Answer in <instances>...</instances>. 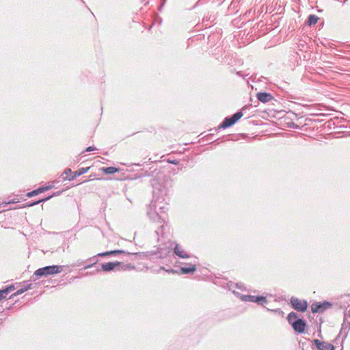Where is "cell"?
Returning a JSON list of instances; mask_svg holds the SVG:
<instances>
[{"label":"cell","mask_w":350,"mask_h":350,"mask_svg":"<svg viewBox=\"0 0 350 350\" xmlns=\"http://www.w3.org/2000/svg\"><path fill=\"white\" fill-rule=\"evenodd\" d=\"M257 97H258L259 101H261V102H263V103H266V102L270 101V100L272 98L270 94H269L267 93H265V92L258 94V95H257Z\"/></svg>","instance_id":"cell-8"},{"label":"cell","mask_w":350,"mask_h":350,"mask_svg":"<svg viewBox=\"0 0 350 350\" xmlns=\"http://www.w3.org/2000/svg\"><path fill=\"white\" fill-rule=\"evenodd\" d=\"M94 149H95V148H93V147L88 148H87V151H93V150H94Z\"/></svg>","instance_id":"cell-18"},{"label":"cell","mask_w":350,"mask_h":350,"mask_svg":"<svg viewBox=\"0 0 350 350\" xmlns=\"http://www.w3.org/2000/svg\"><path fill=\"white\" fill-rule=\"evenodd\" d=\"M120 264H121V263H118V262L108 263H106L105 265H103L102 269L104 271H111V270H112L114 268L118 266V265Z\"/></svg>","instance_id":"cell-9"},{"label":"cell","mask_w":350,"mask_h":350,"mask_svg":"<svg viewBox=\"0 0 350 350\" xmlns=\"http://www.w3.org/2000/svg\"><path fill=\"white\" fill-rule=\"evenodd\" d=\"M62 271V269L58 266H49L44 268H41L40 270H37L35 272V275L38 276H46V275H53L58 274Z\"/></svg>","instance_id":"cell-1"},{"label":"cell","mask_w":350,"mask_h":350,"mask_svg":"<svg viewBox=\"0 0 350 350\" xmlns=\"http://www.w3.org/2000/svg\"><path fill=\"white\" fill-rule=\"evenodd\" d=\"M242 115H243V114H242V113H238L235 115H234L233 116L227 119V120H226L224 123H223L222 127V128L229 127L234 125V123H235L238 120H240V118L242 116Z\"/></svg>","instance_id":"cell-3"},{"label":"cell","mask_w":350,"mask_h":350,"mask_svg":"<svg viewBox=\"0 0 350 350\" xmlns=\"http://www.w3.org/2000/svg\"><path fill=\"white\" fill-rule=\"evenodd\" d=\"M330 307V304L328 302H321V303H317L312 307V310L313 313H320L323 312L328 308Z\"/></svg>","instance_id":"cell-4"},{"label":"cell","mask_w":350,"mask_h":350,"mask_svg":"<svg viewBox=\"0 0 350 350\" xmlns=\"http://www.w3.org/2000/svg\"><path fill=\"white\" fill-rule=\"evenodd\" d=\"M291 304L294 307V309L298 311L304 312L307 309V302L305 300H302V299H299L296 298H292Z\"/></svg>","instance_id":"cell-2"},{"label":"cell","mask_w":350,"mask_h":350,"mask_svg":"<svg viewBox=\"0 0 350 350\" xmlns=\"http://www.w3.org/2000/svg\"><path fill=\"white\" fill-rule=\"evenodd\" d=\"M118 252H122L121 251H112V252H107V253L101 254V255H104V256L110 255H111V254H116V253H118Z\"/></svg>","instance_id":"cell-17"},{"label":"cell","mask_w":350,"mask_h":350,"mask_svg":"<svg viewBox=\"0 0 350 350\" xmlns=\"http://www.w3.org/2000/svg\"><path fill=\"white\" fill-rule=\"evenodd\" d=\"M103 172L107 173V174H113V173H115L118 171V169L113 168V167H110V168H104L103 169Z\"/></svg>","instance_id":"cell-12"},{"label":"cell","mask_w":350,"mask_h":350,"mask_svg":"<svg viewBox=\"0 0 350 350\" xmlns=\"http://www.w3.org/2000/svg\"><path fill=\"white\" fill-rule=\"evenodd\" d=\"M51 188H53V186H49L38 188V189H37V190H35L30 192V193L27 194V197H36V196H38V195H39L42 193H43V192H45V191H47L49 190H51Z\"/></svg>","instance_id":"cell-5"},{"label":"cell","mask_w":350,"mask_h":350,"mask_svg":"<svg viewBox=\"0 0 350 350\" xmlns=\"http://www.w3.org/2000/svg\"><path fill=\"white\" fill-rule=\"evenodd\" d=\"M175 252H176V255H177L179 256H180V257H182V258H187V256L186 255H184V254H181L182 251H180L178 247H176V249H175Z\"/></svg>","instance_id":"cell-14"},{"label":"cell","mask_w":350,"mask_h":350,"mask_svg":"<svg viewBox=\"0 0 350 350\" xmlns=\"http://www.w3.org/2000/svg\"><path fill=\"white\" fill-rule=\"evenodd\" d=\"M30 287H31V284H29L28 286L25 287L24 288H23V289H21L20 290H19V291L17 292V293H14L13 295H14V296H16V295H19V294H21V293H24V292H25L27 290H28Z\"/></svg>","instance_id":"cell-13"},{"label":"cell","mask_w":350,"mask_h":350,"mask_svg":"<svg viewBox=\"0 0 350 350\" xmlns=\"http://www.w3.org/2000/svg\"><path fill=\"white\" fill-rule=\"evenodd\" d=\"M195 267H187V268H183L182 269V271L185 273H189V272H192L195 271Z\"/></svg>","instance_id":"cell-16"},{"label":"cell","mask_w":350,"mask_h":350,"mask_svg":"<svg viewBox=\"0 0 350 350\" xmlns=\"http://www.w3.org/2000/svg\"><path fill=\"white\" fill-rule=\"evenodd\" d=\"M241 299H244L245 301H250V302H263L265 301V299L263 298H260V297H252V296H243V297H241Z\"/></svg>","instance_id":"cell-10"},{"label":"cell","mask_w":350,"mask_h":350,"mask_svg":"<svg viewBox=\"0 0 350 350\" xmlns=\"http://www.w3.org/2000/svg\"><path fill=\"white\" fill-rule=\"evenodd\" d=\"M315 345H316L317 347L319 349L330 350V349H333L334 348L332 345H329V344H326V343H324V342H321V341H315Z\"/></svg>","instance_id":"cell-7"},{"label":"cell","mask_w":350,"mask_h":350,"mask_svg":"<svg viewBox=\"0 0 350 350\" xmlns=\"http://www.w3.org/2000/svg\"><path fill=\"white\" fill-rule=\"evenodd\" d=\"M13 289H14V286H10L8 287H7L6 289L2 290V291H1V299H3V296L6 295L8 293V292H10V291H12Z\"/></svg>","instance_id":"cell-11"},{"label":"cell","mask_w":350,"mask_h":350,"mask_svg":"<svg viewBox=\"0 0 350 350\" xmlns=\"http://www.w3.org/2000/svg\"><path fill=\"white\" fill-rule=\"evenodd\" d=\"M293 326L296 332L301 333L303 332L304 330L306 324L302 320H298L293 323Z\"/></svg>","instance_id":"cell-6"},{"label":"cell","mask_w":350,"mask_h":350,"mask_svg":"<svg viewBox=\"0 0 350 350\" xmlns=\"http://www.w3.org/2000/svg\"><path fill=\"white\" fill-rule=\"evenodd\" d=\"M88 170H89V168H83V169H82V170H79V171H78V172H75V176H79V175H81L84 174V173H86Z\"/></svg>","instance_id":"cell-15"}]
</instances>
